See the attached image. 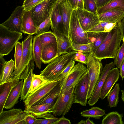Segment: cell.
Listing matches in <instances>:
<instances>
[{
	"instance_id": "cell-14",
	"label": "cell",
	"mask_w": 124,
	"mask_h": 124,
	"mask_svg": "<svg viewBox=\"0 0 124 124\" xmlns=\"http://www.w3.org/2000/svg\"><path fill=\"white\" fill-rule=\"evenodd\" d=\"M87 71V68L82 63H78L75 65L66 77L61 93L70 87L76 84Z\"/></svg>"
},
{
	"instance_id": "cell-17",
	"label": "cell",
	"mask_w": 124,
	"mask_h": 124,
	"mask_svg": "<svg viewBox=\"0 0 124 124\" xmlns=\"http://www.w3.org/2000/svg\"><path fill=\"white\" fill-rule=\"evenodd\" d=\"M19 81L16 77H10L6 81L0 84V114L3 111L5 102L11 91Z\"/></svg>"
},
{
	"instance_id": "cell-8",
	"label": "cell",
	"mask_w": 124,
	"mask_h": 124,
	"mask_svg": "<svg viewBox=\"0 0 124 124\" xmlns=\"http://www.w3.org/2000/svg\"><path fill=\"white\" fill-rule=\"evenodd\" d=\"M33 39L32 35H29L22 41V54L21 63L17 70L13 72L10 77H15L19 80L20 79L23 72L33 58L32 45Z\"/></svg>"
},
{
	"instance_id": "cell-36",
	"label": "cell",
	"mask_w": 124,
	"mask_h": 124,
	"mask_svg": "<svg viewBox=\"0 0 124 124\" xmlns=\"http://www.w3.org/2000/svg\"><path fill=\"white\" fill-rule=\"evenodd\" d=\"M38 35L43 46L48 44L57 43L56 37L51 31Z\"/></svg>"
},
{
	"instance_id": "cell-5",
	"label": "cell",
	"mask_w": 124,
	"mask_h": 124,
	"mask_svg": "<svg viewBox=\"0 0 124 124\" xmlns=\"http://www.w3.org/2000/svg\"><path fill=\"white\" fill-rule=\"evenodd\" d=\"M101 60L95 57L92 52L88 54L87 64L89 82L88 99L91 97L102 71Z\"/></svg>"
},
{
	"instance_id": "cell-16",
	"label": "cell",
	"mask_w": 124,
	"mask_h": 124,
	"mask_svg": "<svg viewBox=\"0 0 124 124\" xmlns=\"http://www.w3.org/2000/svg\"><path fill=\"white\" fill-rule=\"evenodd\" d=\"M120 75L119 71L117 67L113 68L109 71L101 89L100 99L103 100L107 96L118 80Z\"/></svg>"
},
{
	"instance_id": "cell-48",
	"label": "cell",
	"mask_w": 124,
	"mask_h": 124,
	"mask_svg": "<svg viewBox=\"0 0 124 124\" xmlns=\"http://www.w3.org/2000/svg\"><path fill=\"white\" fill-rule=\"evenodd\" d=\"M70 121L68 119L65 118L64 116H62L61 118L53 124H71Z\"/></svg>"
},
{
	"instance_id": "cell-25",
	"label": "cell",
	"mask_w": 124,
	"mask_h": 124,
	"mask_svg": "<svg viewBox=\"0 0 124 124\" xmlns=\"http://www.w3.org/2000/svg\"><path fill=\"white\" fill-rule=\"evenodd\" d=\"M58 56L57 43L48 44L43 46L41 60L44 63H49Z\"/></svg>"
},
{
	"instance_id": "cell-7",
	"label": "cell",
	"mask_w": 124,
	"mask_h": 124,
	"mask_svg": "<svg viewBox=\"0 0 124 124\" xmlns=\"http://www.w3.org/2000/svg\"><path fill=\"white\" fill-rule=\"evenodd\" d=\"M58 0H45L31 9V17L37 28L50 16Z\"/></svg>"
},
{
	"instance_id": "cell-29",
	"label": "cell",
	"mask_w": 124,
	"mask_h": 124,
	"mask_svg": "<svg viewBox=\"0 0 124 124\" xmlns=\"http://www.w3.org/2000/svg\"><path fill=\"white\" fill-rule=\"evenodd\" d=\"M124 10V0H112L101 7L98 8L97 15L113 10Z\"/></svg>"
},
{
	"instance_id": "cell-52",
	"label": "cell",
	"mask_w": 124,
	"mask_h": 124,
	"mask_svg": "<svg viewBox=\"0 0 124 124\" xmlns=\"http://www.w3.org/2000/svg\"><path fill=\"white\" fill-rule=\"evenodd\" d=\"M120 74L121 78H124V60L123 61L120 67Z\"/></svg>"
},
{
	"instance_id": "cell-21",
	"label": "cell",
	"mask_w": 124,
	"mask_h": 124,
	"mask_svg": "<svg viewBox=\"0 0 124 124\" xmlns=\"http://www.w3.org/2000/svg\"><path fill=\"white\" fill-rule=\"evenodd\" d=\"M55 36L57 40L58 56L66 54L71 51V46L69 38L63 32L61 31H52Z\"/></svg>"
},
{
	"instance_id": "cell-2",
	"label": "cell",
	"mask_w": 124,
	"mask_h": 124,
	"mask_svg": "<svg viewBox=\"0 0 124 124\" xmlns=\"http://www.w3.org/2000/svg\"><path fill=\"white\" fill-rule=\"evenodd\" d=\"M77 52L72 51L58 56L40 72V75L47 81L57 80L58 76L73 60Z\"/></svg>"
},
{
	"instance_id": "cell-53",
	"label": "cell",
	"mask_w": 124,
	"mask_h": 124,
	"mask_svg": "<svg viewBox=\"0 0 124 124\" xmlns=\"http://www.w3.org/2000/svg\"><path fill=\"white\" fill-rule=\"evenodd\" d=\"M84 9L83 0H77V8Z\"/></svg>"
},
{
	"instance_id": "cell-54",
	"label": "cell",
	"mask_w": 124,
	"mask_h": 124,
	"mask_svg": "<svg viewBox=\"0 0 124 124\" xmlns=\"http://www.w3.org/2000/svg\"><path fill=\"white\" fill-rule=\"evenodd\" d=\"M95 123L92 121L90 120L89 118H88L85 121V124H94Z\"/></svg>"
},
{
	"instance_id": "cell-18",
	"label": "cell",
	"mask_w": 124,
	"mask_h": 124,
	"mask_svg": "<svg viewBox=\"0 0 124 124\" xmlns=\"http://www.w3.org/2000/svg\"><path fill=\"white\" fill-rule=\"evenodd\" d=\"M52 31H61L63 32V25L62 14L60 0H59L53 8L50 16Z\"/></svg>"
},
{
	"instance_id": "cell-15",
	"label": "cell",
	"mask_w": 124,
	"mask_h": 124,
	"mask_svg": "<svg viewBox=\"0 0 124 124\" xmlns=\"http://www.w3.org/2000/svg\"><path fill=\"white\" fill-rule=\"evenodd\" d=\"M113 62L106 64L103 69L98 82L92 95L88 101V104L93 106L100 99L101 89L106 78L109 71L115 66Z\"/></svg>"
},
{
	"instance_id": "cell-32",
	"label": "cell",
	"mask_w": 124,
	"mask_h": 124,
	"mask_svg": "<svg viewBox=\"0 0 124 124\" xmlns=\"http://www.w3.org/2000/svg\"><path fill=\"white\" fill-rule=\"evenodd\" d=\"M80 114L81 116L83 117L100 119L105 115V112L103 109L98 107H94L83 111L81 112Z\"/></svg>"
},
{
	"instance_id": "cell-22",
	"label": "cell",
	"mask_w": 124,
	"mask_h": 124,
	"mask_svg": "<svg viewBox=\"0 0 124 124\" xmlns=\"http://www.w3.org/2000/svg\"><path fill=\"white\" fill-rule=\"evenodd\" d=\"M60 4L63 25V33L69 38L70 23L73 9L67 0H60Z\"/></svg>"
},
{
	"instance_id": "cell-45",
	"label": "cell",
	"mask_w": 124,
	"mask_h": 124,
	"mask_svg": "<svg viewBox=\"0 0 124 124\" xmlns=\"http://www.w3.org/2000/svg\"><path fill=\"white\" fill-rule=\"evenodd\" d=\"M75 64V61H72L59 75L57 80H60L67 76L74 67Z\"/></svg>"
},
{
	"instance_id": "cell-28",
	"label": "cell",
	"mask_w": 124,
	"mask_h": 124,
	"mask_svg": "<svg viewBox=\"0 0 124 124\" xmlns=\"http://www.w3.org/2000/svg\"><path fill=\"white\" fill-rule=\"evenodd\" d=\"M118 23L100 22L98 24L86 32L89 37L94 34L109 32L116 27Z\"/></svg>"
},
{
	"instance_id": "cell-9",
	"label": "cell",
	"mask_w": 124,
	"mask_h": 124,
	"mask_svg": "<svg viewBox=\"0 0 124 124\" xmlns=\"http://www.w3.org/2000/svg\"><path fill=\"white\" fill-rule=\"evenodd\" d=\"M87 71L76 85L74 92L73 103H78L85 106L88 104L87 96L89 87Z\"/></svg>"
},
{
	"instance_id": "cell-23",
	"label": "cell",
	"mask_w": 124,
	"mask_h": 124,
	"mask_svg": "<svg viewBox=\"0 0 124 124\" xmlns=\"http://www.w3.org/2000/svg\"><path fill=\"white\" fill-rule=\"evenodd\" d=\"M37 29L32 18L31 11L24 10L22 18V32L32 35L36 34Z\"/></svg>"
},
{
	"instance_id": "cell-41",
	"label": "cell",
	"mask_w": 124,
	"mask_h": 124,
	"mask_svg": "<svg viewBox=\"0 0 124 124\" xmlns=\"http://www.w3.org/2000/svg\"><path fill=\"white\" fill-rule=\"evenodd\" d=\"M51 23L50 16L38 27L36 35H39L48 31Z\"/></svg>"
},
{
	"instance_id": "cell-40",
	"label": "cell",
	"mask_w": 124,
	"mask_h": 124,
	"mask_svg": "<svg viewBox=\"0 0 124 124\" xmlns=\"http://www.w3.org/2000/svg\"><path fill=\"white\" fill-rule=\"evenodd\" d=\"M109 32H104L99 33L93 37L95 39V40L94 42L92 51L93 54H94L99 47L108 35Z\"/></svg>"
},
{
	"instance_id": "cell-30",
	"label": "cell",
	"mask_w": 124,
	"mask_h": 124,
	"mask_svg": "<svg viewBox=\"0 0 124 124\" xmlns=\"http://www.w3.org/2000/svg\"><path fill=\"white\" fill-rule=\"evenodd\" d=\"M15 67V62L11 59L6 62L5 66L0 68V84L4 82L11 76Z\"/></svg>"
},
{
	"instance_id": "cell-37",
	"label": "cell",
	"mask_w": 124,
	"mask_h": 124,
	"mask_svg": "<svg viewBox=\"0 0 124 124\" xmlns=\"http://www.w3.org/2000/svg\"><path fill=\"white\" fill-rule=\"evenodd\" d=\"M48 82L40 74L37 75L33 74L28 95Z\"/></svg>"
},
{
	"instance_id": "cell-51",
	"label": "cell",
	"mask_w": 124,
	"mask_h": 124,
	"mask_svg": "<svg viewBox=\"0 0 124 124\" xmlns=\"http://www.w3.org/2000/svg\"><path fill=\"white\" fill-rule=\"evenodd\" d=\"M121 32L122 38H124V16L121 21Z\"/></svg>"
},
{
	"instance_id": "cell-1",
	"label": "cell",
	"mask_w": 124,
	"mask_h": 124,
	"mask_svg": "<svg viewBox=\"0 0 124 124\" xmlns=\"http://www.w3.org/2000/svg\"><path fill=\"white\" fill-rule=\"evenodd\" d=\"M120 24L121 21L117 23L114 29L109 32L93 54L95 57L101 60L108 58H115L123 39L121 34Z\"/></svg>"
},
{
	"instance_id": "cell-57",
	"label": "cell",
	"mask_w": 124,
	"mask_h": 124,
	"mask_svg": "<svg viewBox=\"0 0 124 124\" xmlns=\"http://www.w3.org/2000/svg\"><path fill=\"white\" fill-rule=\"evenodd\" d=\"M122 40H123V41L124 42V38H123Z\"/></svg>"
},
{
	"instance_id": "cell-46",
	"label": "cell",
	"mask_w": 124,
	"mask_h": 124,
	"mask_svg": "<svg viewBox=\"0 0 124 124\" xmlns=\"http://www.w3.org/2000/svg\"><path fill=\"white\" fill-rule=\"evenodd\" d=\"M59 119L55 117L43 118L41 119H37L34 124H53Z\"/></svg>"
},
{
	"instance_id": "cell-38",
	"label": "cell",
	"mask_w": 124,
	"mask_h": 124,
	"mask_svg": "<svg viewBox=\"0 0 124 124\" xmlns=\"http://www.w3.org/2000/svg\"><path fill=\"white\" fill-rule=\"evenodd\" d=\"M15 47L14 56L15 67L14 72L17 70L21 62L23 51L22 42H18Z\"/></svg>"
},
{
	"instance_id": "cell-6",
	"label": "cell",
	"mask_w": 124,
	"mask_h": 124,
	"mask_svg": "<svg viewBox=\"0 0 124 124\" xmlns=\"http://www.w3.org/2000/svg\"><path fill=\"white\" fill-rule=\"evenodd\" d=\"M69 38L71 43L84 44L91 42L87 32L85 31L79 23L76 9H73L71 16Z\"/></svg>"
},
{
	"instance_id": "cell-20",
	"label": "cell",
	"mask_w": 124,
	"mask_h": 124,
	"mask_svg": "<svg viewBox=\"0 0 124 124\" xmlns=\"http://www.w3.org/2000/svg\"><path fill=\"white\" fill-rule=\"evenodd\" d=\"M66 77L60 80L56 85L36 105L41 104L53 105L55 101L61 94Z\"/></svg>"
},
{
	"instance_id": "cell-56",
	"label": "cell",
	"mask_w": 124,
	"mask_h": 124,
	"mask_svg": "<svg viewBox=\"0 0 124 124\" xmlns=\"http://www.w3.org/2000/svg\"><path fill=\"white\" fill-rule=\"evenodd\" d=\"M78 124H85V121L84 120H82L78 122Z\"/></svg>"
},
{
	"instance_id": "cell-39",
	"label": "cell",
	"mask_w": 124,
	"mask_h": 124,
	"mask_svg": "<svg viewBox=\"0 0 124 124\" xmlns=\"http://www.w3.org/2000/svg\"><path fill=\"white\" fill-rule=\"evenodd\" d=\"M114 59V63L117 68H120L124 60V42L123 41Z\"/></svg>"
},
{
	"instance_id": "cell-31",
	"label": "cell",
	"mask_w": 124,
	"mask_h": 124,
	"mask_svg": "<svg viewBox=\"0 0 124 124\" xmlns=\"http://www.w3.org/2000/svg\"><path fill=\"white\" fill-rule=\"evenodd\" d=\"M123 114L116 111H112L106 115L102 121V124H123Z\"/></svg>"
},
{
	"instance_id": "cell-34",
	"label": "cell",
	"mask_w": 124,
	"mask_h": 124,
	"mask_svg": "<svg viewBox=\"0 0 124 124\" xmlns=\"http://www.w3.org/2000/svg\"><path fill=\"white\" fill-rule=\"evenodd\" d=\"M119 85L117 83L113 90L111 91L107 95V100L110 108L117 106L119 101V93L120 91Z\"/></svg>"
},
{
	"instance_id": "cell-44",
	"label": "cell",
	"mask_w": 124,
	"mask_h": 124,
	"mask_svg": "<svg viewBox=\"0 0 124 124\" xmlns=\"http://www.w3.org/2000/svg\"><path fill=\"white\" fill-rule=\"evenodd\" d=\"M88 55V54L77 52L76 53L73 60L87 65Z\"/></svg>"
},
{
	"instance_id": "cell-58",
	"label": "cell",
	"mask_w": 124,
	"mask_h": 124,
	"mask_svg": "<svg viewBox=\"0 0 124 124\" xmlns=\"http://www.w3.org/2000/svg\"><path fill=\"white\" fill-rule=\"evenodd\" d=\"M96 0H95L96 1Z\"/></svg>"
},
{
	"instance_id": "cell-33",
	"label": "cell",
	"mask_w": 124,
	"mask_h": 124,
	"mask_svg": "<svg viewBox=\"0 0 124 124\" xmlns=\"http://www.w3.org/2000/svg\"><path fill=\"white\" fill-rule=\"evenodd\" d=\"M34 69H31L27 77L24 79L20 95L21 101H24L28 95L34 74L33 71Z\"/></svg>"
},
{
	"instance_id": "cell-26",
	"label": "cell",
	"mask_w": 124,
	"mask_h": 124,
	"mask_svg": "<svg viewBox=\"0 0 124 124\" xmlns=\"http://www.w3.org/2000/svg\"><path fill=\"white\" fill-rule=\"evenodd\" d=\"M98 16L100 22L118 23L124 16V10H110Z\"/></svg>"
},
{
	"instance_id": "cell-24",
	"label": "cell",
	"mask_w": 124,
	"mask_h": 124,
	"mask_svg": "<svg viewBox=\"0 0 124 124\" xmlns=\"http://www.w3.org/2000/svg\"><path fill=\"white\" fill-rule=\"evenodd\" d=\"M23 82V80L19 81L12 89L5 102L4 108H11L18 103L20 96Z\"/></svg>"
},
{
	"instance_id": "cell-12",
	"label": "cell",
	"mask_w": 124,
	"mask_h": 124,
	"mask_svg": "<svg viewBox=\"0 0 124 124\" xmlns=\"http://www.w3.org/2000/svg\"><path fill=\"white\" fill-rule=\"evenodd\" d=\"M77 16L82 27L86 32L100 22L98 15L84 9L77 8Z\"/></svg>"
},
{
	"instance_id": "cell-3",
	"label": "cell",
	"mask_w": 124,
	"mask_h": 124,
	"mask_svg": "<svg viewBox=\"0 0 124 124\" xmlns=\"http://www.w3.org/2000/svg\"><path fill=\"white\" fill-rule=\"evenodd\" d=\"M76 85L61 93L49 110L50 113L55 116H64L69 111L73 103L74 92Z\"/></svg>"
},
{
	"instance_id": "cell-55",
	"label": "cell",
	"mask_w": 124,
	"mask_h": 124,
	"mask_svg": "<svg viewBox=\"0 0 124 124\" xmlns=\"http://www.w3.org/2000/svg\"><path fill=\"white\" fill-rule=\"evenodd\" d=\"M121 92L122 93L121 97V99L124 102V89L123 90H121Z\"/></svg>"
},
{
	"instance_id": "cell-35",
	"label": "cell",
	"mask_w": 124,
	"mask_h": 124,
	"mask_svg": "<svg viewBox=\"0 0 124 124\" xmlns=\"http://www.w3.org/2000/svg\"><path fill=\"white\" fill-rule=\"evenodd\" d=\"M94 42L84 44H78L72 43L71 50L88 54L92 52Z\"/></svg>"
},
{
	"instance_id": "cell-49",
	"label": "cell",
	"mask_w": 124,
	"mask_h": 124,
	"mask_svg": "<svg viewBox=\"0 0 124 124\" xmlns=\"http://www.w3.org/2000/svg\"><path fill=\"white\" fill-rule=\"evenodd\" d=\"M112 0H97L96 1L98 8L101 7L110 2Z\"/></svg>"
},
{
	"instance_id": "cell-19",
	"label": "cell",
	"mask_w": 124,
	"mask_h": 124,
	"mask_svg": "<svg viewBox=\"0 0 124 124\" xmlns=\"http://www.w3.org/2000/svg\"><path fill=\"white\" fill-rule=\"evenodd\" d=\"M53 105L48 104L36 105L26 107L24 111L27 114H31L37 118L54 117V115L49 111Z\"/></svg>"
},
{
	"instance_id": "cell-47",
	"label": "cell",
	"mask_w": 124,
	"mask_h": 124,
	"mask_svg": "<svg viewBox=\"0 0 124 124\" xmlns=\"http://www.w3.org/2000/svg\"><path fill=\"white\" fill-rule=\"evenodd\" d=\"M36 117L31 114H27L25 118L26 124H34L37 120Z\"/></svg>"
},
{
	"instance_id": "cell-10",
	"label": "cell",
	"mask_w": 124,
	"mask_h": 124,
	"mask_svg": "<svg viewBox=\"0 0 124 124\" xmlns=\"http://www.w3.org/2000/svg\"><path fill=\"white\" fill-rule=\"evenodd\" d=\"M59 80L48 81L29 94L23 101L26 107L36 105L56 85Z\"/></svg>"
},
{
	"instance_id": "cell-13",
	"label": "cell",
	"mask_w": 124,
	"mask_h": 124,
	"mask_svg": "<svg viewBox=\"0 0 124 124\" xmlns=\"http://www.w3.org/2000/svg\"><path fill=\"white\" fill-rule=\"evenodd\" d=\"M24 11L22 6H17L9 18L1 24L12 31L22 32V23Z\"/></svg>"
},
{
	"instance_id": "cell-11",
	"label": "cell",
	"mask_w": 124,
	"mask_h": 124,
	"mask_svg": "<svg viewBox=\"0 0 124 124\" xmlns=\"http://www.w3.org/2000/svg\"><path fill=\"white\" fill-rule=\"evenodd\" d=\"M27 114L20 108L3 111L0 114V124H26Z\"/></svg>"
},
{
	"instance_id": "cell-43",
	"label": "cell",
	"mask_w": 124,
	"mask_h": 124,
	"mask_svg": "<svg viewBox=\"0 0 124 124\" xmlns=\"http://www.w3.org/2000/svg\"><path fill=\"white\" fill-rule=\"evenodd\" d=\"M84 9L97 14L98 8L95 0H83Z\"/></svg>"
},
{
	"instance_id": "cell-27",
	"label": "cell",
	"mask_w": 124,
	"mask_h": 124,
	"mask_svg": "<svg viewBox=\"0 0 124 124\" xmlns=\"http://www.w3.org/2000/svg\"><path fill=\"white\" fill-rule=\"evenodd\" d=\"M43 45L38 35H36L33 38L32 45L33 58L36 66L39 69L41 68L42 62L41 55Z\"/></svg>"
},
{
	"instance_id": "cell-42",
	"label": "cell",
	"mask_w": 124,
	"mask_h": 124,
	"mask_svg": "<svg viewBox=\"0 0 124 124\" xmlns=\"http://www.w3.org/2000/svg\"><path fill=\"white\" fill-rule=\"evenodd\" d=\"M45 0H23L22 6L24 10L30 11L31 9Z\"/></svg>"
},
{
	"instance_id": "cell-50",
	"label": "cell",
	"mask_w": 124,
	"mask_h": 124,
	"mask_svg": "<svg viewBox=\"0 0 124 124\" xmlns=\"http://www.w3.org/2000/svg\"><path fill=\"white\" fill-rule=\"evenodd\" d=\"M73 9L77 8V0H67Z\"/></svg>"
},
{
	"instance_id": "cell-4",
	"label": "cell",
	"mask_w": 124,
	"mask_h": 124,
	"mask_svg": "<svg viewBox=\"0 0 124 124\" xmlns=\"http://www.w3.org/2000/svg\"><path fill=\"white\" fill-rule=\"evenodd\" d=\"M23 38L22 32L12 31L0 24V56L8 54Z\"/></svg>"
}]
</instances>
